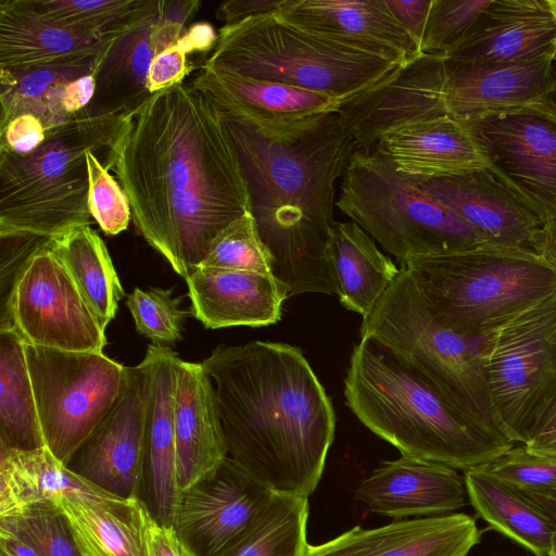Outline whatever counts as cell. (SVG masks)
<instances>
[{"instance_id":"1","label":"cell","mask_w":556,"mask_h":556,"mask_svg":"<svg viewBox=\"0 0 556 556\" xmlns=\"http://www.w3.org/2000/svg\"><path fill=\"white\" fill-rule=\"evenodd\" d=\"M113 170L137 230L185 279L215 237L251 212L236 149L215 105L192 84L142 103Z\"/></svg>"},{"instance_id":"2","label":"cell","mask_w":556,"mask_h":556,"mask_svg":"<svg viewBox=\"0 0 556 556\" xmlns=\"http://www.w3.org/2000/svg\"><path fill=\"white\" fill-rule=\"evenodd\" d=\"M212 102L238 154L271 275L288 298L336 294L328 252L336 187L357 149L339 112L275 123Z\"/></svg>"},{"instance_id":"3","label":"cell","mask_w":556,"mask_h":556,"mask_svg":"<svg viewBox=\"0 0 556 556\" xmlns=\"http://www.w3.org/2000/svg\"><path fill=\"white\" fill-rule=\"evenodd\" d=\"M201 365L214 384L228 456L274 493L309 496L336 414L301 350L258 340L219 345Z\"/></svg>"},{"instance_id":"4","label":"cell","mask_w":556,"mask_h":556,"mask_svg":"<svg viewBox=\"0 0 556 556\" xmlns=\"http://www.w3.org/2000/svg\"><path fill=\"white\" fill-rule=\"evenodd\" d=\"M344 395L358 420L404 456L466 471L515 445L476 427L420 372L371 337H362L353 348Z\"/></svg>"},{"instance_id":"5","label":"cell","mask_w":556,"mask_h":556,"mask_svg":"<svg viewBox=\"0 0 556 556\" xmlns=\"http://www.w3.org/2000/svg\"><path fill=\"white\" fill-rule=\"evenodd\" d=\"M134 114L83 111L46 129L30 153L0 150V236L56 239L90 226L87 155L98 154L113 169Z\"/></svg>"},{"instance_id":"6","label":"cell","mask_w":556,"mask_h":556,"mask_svg":"<svg viewBox=\"0 0 556 556\" xmlns=\"http://www.w3.org/2000/svg\"><path fill=\"white\" fill-rule=\"evenodd\" d=\"M402 265L433 318L471 340L556 290V261L520 247L485 242Z\"/></svg>"},{"instance_id":"7","label":"cell","mask_w":556,"mask_h":556,"mask_svg":"<svg viewBox=\"0 0 556 556\" xmlns=\"http://www.w3.org/2000/svg\"><path fill=\"white\" fill-rule=\"evenodd\" d=\"M205 63L341 101L369 88L401 65L294 26L276 12L222 26Z\"/></svg>"},{"instance_id":"8","label":"cell","mask_w":556,"mask_h":556,"mask_svg":"<svg viewBox=\"0 0 556 556\" xmlns=\"http://www.w3.org/2000/svg\"><path fill=\"white\" fill-rule=\"evenodd\" d=\"M359 333L361 338L371 337L390 348L480 430L515 444L493 401L478 357L477 340L433 318L404 265L363 318Z\"/></svg>"},{"instance_id":"9","label":"cell","mask_w":556,"mask_h":556,"mask_svg":"<svg viewBox=\"0 0 556 556\" xmlns=\"http://www.w3.org/2000/svg\"><path fill=\"white\" fill-rule=\"evenodd\" d=\"M336 206L401 264L489 242L375 150L354 151Z\"/></svg>"},{"instance_id":"10","label":"cell","mask_w":556,"mask_h":556,"mask_svg":"<svg viewBox=\"0 0 556 556\" xmlns=\"http://www.w3.org/2000/svg\"><path fill=\"white\" fill-rule=\"evenodd\" d=\"M556 290L497 323L477 340L493 401L515 444L556 384Z\"/></svg>"},{"instance_id":"11","label":"cell","mask_w":556,"mask_h":556,"mask_svg":"<svg viewBox=\"0 0 556 556\" xmlns=\"http://www.w3.org/2000/svg\"><path fill=\"white\" fill-rule=\"evenodd\" d=\"M25 351L45 445L67 466L118 399L126 367L98 352Z\"/></svg>"},{"instance_id":"12","label":"cell","mask_w":556,"mask_h":556,"mask_svg":"<svg viewBox=\"0 0 556 556\" xmlns=\"http://www.w3.org/2000/svg\"><path fill=\"white\" fill-rule=\"evenodd\" d=\"M466 123L483 146L490 169L543 227L556 223V102L547 97Z\"/></svg>"},{"instance_id":"13","label":"cell","mask_w":556,"mask_h":556,"mask_svg":"<svg viewBox=\"0 0 556 556\" xmlns=\"http://www.w3.org/2000/svg\"><path fill=\"white\" fill-rule=\"evenodd\" d=\"M52 243L39 250L18 277L8 321L0 329L13 327L30 345L103 353L105 329L52 251Z\"/></svg>"},{"instance_id":"14","label":"cell","mask_w":556,"mask_h":556,"mask_svg":"<svg viewBox=\"0 0 556 556\" xmlns=\"http://www.w3.org/2000/svg\"><path fill=\"white\" fill-rule=\"evenodd\" d=\"M148 395L146 364L126 367L118 399L66 467L110 494L140 497L146 480Z\"/></svg>"},{"instance_id":"15","label":"cell","mask_w":556,"mask_h":556,"mask_svg":"<svg viewBox=\"0 0 556 556\" xmlns=\"http://www.w3.org/2000/svg\"><path fill=\"white\" fill-rule=\"evenodd\" d=\"M274 494L228 456L184 494L173 527L189 556H218L245 534Z\"/></svg>"},{"instance_id":"16","label":"cell","mask_w":556,"mask_h":556,"mask_svg":"<svg viewBox=\"0 0 556 556\" xmlns=\"http://www.w3.org/2000/svg\"><path fill=\"white\" fill-rule=\"evenodd\" d=\"M445 59L420 53L378 83L344 100L338 112L357 148L372 150L387 134L448 115Z\"/></svg>"},{"instance_id":"17","label":"cell","mask_w":556,"mask_h":556,"mask_svg":"<svg viewBox=\"0 0 556 556\" xmlns=\"http://www.w3.org/2000/svg\"><path fill=\"white\" fill-rule=\"evenodd\" d=\"M200 2L157 1L155 9L122 35L108 52L98 74L88 115L135 113L151 96L148 73L157 53L174 46Z\"/></svg>"},{"instance_id":"18","label":"cell","mask_w":556,"mask_h":556,"mask_svg":"<svg viewBox=\"0 0 556 556\" xmlns=\"http://www.w3.org/2000/svg\"><path fill=\"white\" fill-rule=\"evenodd\" d=\"M414 178L489 242L539 252L542 223L490 168L451 177Z\"/></svg>"},{"instance_id":"19","label":"cell","mask_w":556,"mask_h":556,"mask_svg":"<svg viewBox=\"0 0 556 556\" xmlns=\"http://www.w3.org/2000/svg\"><path fill=\"white\" fill-rule=\"evenodd\" d=\"M555 53L556 15L548 0H492L445 59L462 64H505Z\"/></svg>"},{"instance_id":"20","label":"cell","mask_w":556,"mask_h":556,"mask_svg":"<svg viewBox=\"0 0 556 556\" xmlns=\"http://www.w3.org/2000/svg\"><path fill=\"white\" fill-rule=\"evenodd\" d=\"M553 59L505 64H462L445 59L447 114L471 122L551 97Z\"/></svg>"},{"instance_id":"21","label":"cell","mask_w":556,"mask_h":556,"mask_svg":"<svg viewBox=\"0 0 556 556\" xmlns=\"http://www.w3.org/2000/svg\"><path fill=\"white\" fill-rule=\"evenodd\" d=\"M276 14L294 26L397 64L420 54L386 0H282Z\"/></svg>"},{"instance_id":"22","label":"cell","mask_w":556,"mask_h":556,"mask_svg":"<svg viewBox=\"0 0 556 556\" xmlns=\"http://www.w3.org/2000/svg\"><path fill=\"white\" fill-rule=\"evenodd\" d=\"M355 500L375 514L402 519L451 514L466 505L468 494L456 469L402 455L362 480Z\"/></svg>"},{"instance_id":"23","label":"cell","mask_w":556,"mask_h":556,"mask_svg":"<svg viewBox=\"0 0 556 556\" xmlns=\"http://www.w3.org/2000/svg\"><path fill=\"white\" fill-rule=\"evenodd\" d=\"M476 519L453 513L364 529L356 526L319 545L306 556H467L480 541Z\"/></svg>"},{"instance_id":"24","label":"cell","mask_w":556,"mask_h":556,"mask_svg":"<svg viewBox=\"0 0 556 556\" xmlns=\"http://www.w3.org/2000/svg\"><path fill=\"white\" fill-rule=\"evenodd\" d=\"M175 440L179 497L228 457L214 384L201 363L176 358ZM180 503V502H179Z\"/></svg>"},{"instance_id":"25","label":"cell","mask_w":556,"mask_h":556,"mask_svg":"<svg viewBox=\"0 0 556 556\" xmlns=\"http://www.w3.org/2000/svg\"><path fill=\"white\" fill-rule=\"evenodd\" d=\"M399 172L431 179L491 167L489 156L466 122L450 115L418 122L383 136L372 149Z\"/></svg>"},{"instance_id":"26","label":"cell","mask_w":556,"mask_h":556,"mask_svg":"<svg viewBox=\"0 0 556 556\" xmlns=\"http://www.w3.org/2000/svg\"><path fill=\"white\" fill-rule=\"evenodd\" d=\"M186 281L190 313L210 329L276 324L288 298L271 274L200 266Z\"/></svg>"},{"instance_id":"27","label":"cell","mask_w":556,"mask_h":556,"mask_svg":"<svg viewBox=\"0 0 556 556\" xmlns=\"http://www.w3.org/2000/svg\"><path fill=\"white\" fill-rule=\"evenodd\" d=\"M177 357L170 348L150 344L142 359L149 376L146 479L151 496L150 511L159 522L166 526H173L180 502L175 440Z\"/></svg>"},{"instance_id":"28","label":"cell","mask_w":556,"mask_h":556,"mask_svg":"<svg viewBox=\"0 0 556 556\" xmlns=\"http://www.w3.org/2000/svg\"><path fill=\"white\" fill-rule=\"evenodd\" d=\"M52 503L66 518L81 556H147L153 515L140 497L61 495Z\"/></svg>"},{"instance_id":"29","label":"cell","mask_w":556,"mask_h":556,"mask_svg":"<svg viewBox=\"0 0 556 556\" xmlns=\"http://www.w3.org/2000/svg\"><path fill=\"white\" fill-rule=\"evenodd\" d=\"M191 84L214 102L275 123L298 122L338 111L343 102L293 86L245 77L205 62Z\"/></svg>"},{"instance_id":"30","label":"cell","mask_w":556,"mask_h":556,"mask_svg":"<svg viewBox=\"0 0 556 556\" xmlns=\"http://www.w3.org/2000/svg\"><path fill=\"white\" fill-rule=\"evenodd\" d=\"M99 39L63 27L34 9L30 0L0 1V70L18 71L99 49Z\"/></svg>"},{"instance_id":"31","label":"cell","mask_w":556,"mask_h":556,"mask_svg":"<svg viewBox=\"0 0 556 556\" xmlns=\"http://www.w3.org/2000/svg\"><path fill=\"white\" fill-rule=\"evenodd\" d=\"M115 41L48 64L18 71L0 70V129L26 113L39 117L46 129L71 118L62 106L65 86L87 74H98Z\"/></svg>"},{"instance_id":"32","label":"cell","mask_w":556,"mask_h":556,"mask_svg":"<svg viewBox=\"0 0 556 556\" xmlns=\"http://www.w3.org/2000/svg\"><path fill=\"white\" fill-rule=\"evenodd\" d=\"M468 500L491 528L535 556L556 554V517L482 466L465 471Z\"/></svg>"},{"instance_id":"33","label":"cell","mask_w":556,"mask_h":556,"mask_svg":"<svg viewBox=\"0 0 556 556\" xmlns=\"http://www.w3.org/2000/svg\"><path fill=\"white\" fill-rule=\"evenodd\" d=\"M328 252L336 294L341 304L366 317L400 268L354 222H334Z\"/></svg>"},{"instance_id":"34","label":"cell","mask_w":556,"mask_h":556,"mask_svg":"<svg viewBox=\"0 0 556 556\" xmlns=\"http://www.w3.org/2000/svg\"><path fill=\"white\" fill-rule=\"evenodd\" d=\"M61 495L114 496L73 472L46 446L20 451L0 444V518Z\"/></svg>"},{"instance_id":"35","label":"cell","mask_w":556,"mask_h":556,"mask_svg":"<svg viewBox=\"0 0 556 556\" xmlns=\"http://www.w3.org/2000/svg\"><path fill=\"white\" fill-rule=\"evenodd\" d=\"M0 444L20 451L46 446L25 342L13 327L0 329Z\"/></svg>"},{"instance_id":"36","label":"cell","mask_w":556,"mask_h":556,"mask_svg":"<svg viewBox=\"0 0 556 556\" xmlns=\"http://www.w3.org/2000/svg\"><path fill=\"white\" fill-rule=\"evenodd\" d=\"M52 251L105 329L125 291L102 238L90 226H83L54 239Z\"/></svg>"},{"instance_id":"37","label":"cell","mask_w":556,"mask_h":556,"mask_svg":"<svg viewBox=\"0 0 556 556\" xmlns=\"http://www.w3.org/2000/svg\"><path fill=\"white\" fill-rule=\"evenodd\" d=\"M308 496L275 493L254 525L218 556H306Z\"/></svg>"},{"instance_id":"38","label":"cell","mask_w":556,"mask_h":556,"mask_svg":"<svg viewBox=\"0 0 556 556\" xmlns=\"http://www.w3.org/2000/svg\"><path fill=\"white\" fill-rule=\"evenodd\" d=\"M48 20L99 39L121 37L156 7L155 0H30Z\"/></svg>"},{"instance_id":"39","label":"cell","mask_w":556,"mask_h":556,"mask_svg":"<svg viewBox=\"0 0 556 556\" xmlns=\"http://www.w3.org/2000/svg\"><path fill=\"white\" fill-rule=\"evenodd\" d=\"M482 467L556 517V456L535 453L523 444H515Z\"/></svg>"},{"instance_id":"40","label":"cell","mask_w":556,"mask_h":556,"mask_svg":"<svg viewBox=\"0 0 556 556\" xmlns=\"http://www.w3.org/2000/svg\"><path fill=\"white\" fill-rule=\"evenodd\" d=\"M271 274V260L251 212L225 227L199 267Z\"/></svg>"},{"instance_id":"41","label":"cell","mask_w":556,"mask_h":556,"mask_svg":"<svg viewBox=\"0 0 556 556\" xmlns=\"http://www.w3.org/2000/svg\"><path fill=\"white\" fill-rule=\"evenodd\" d=\"M126 304L137 331L154 344H173L182 339V324L190 312L180 308L179 299L173 298L170 290L135 288Z\"/></svg>"},{"instance_id":"42","label":"cell","mask_w":556,"mask_h":556,"mask_svg":"<svg viewBox=\"0 0 556 556\" xmlns=\"http://www.w3.org/2000/svg\"><path fill=\"white\" fill-rule=\"evenodd\" d=\"M492 0H433L421 53L446 58L467 36Z\"/></svg>"},{"instance_id":"43","label":"cell","mask_w":556,"mask_h":556,"mask_svg":"<svg viewBox=\"0 0 556 556\" xmlns=\"http://www.w3.org/2000/svg\"><path fill=\"white\" fill-rule=\"evenodd\" d=\"M0 521L27 538L41 556H81L66 518L52 502L1 517Z\"/></svg>"},{"instance_id":"44","label":"cell","mask_w":556,"mask_h":556,"mask_svg":"<svg viewBox=\"0 0 556 556\" xmlns=\"http://www.w3.org/2000/svg\"><path fill=\"white\" fill-rule=\"evenodd\" d=\"M87 165L91 217L104 233L117 235L128 227L131 219L128 198L118 180L109 173L112 167L101 156L89 152Z\"/></svg>"},{"instance_id":"45","label":"cell","mask_w":556,"mask_h":556,"mask_svg":"<svg viewBox=\"0 0 556 556\" xmlns=\"http://www.w3.org/2000/svg\"><path fill=\"white\" fill-rule=\"evenodd\" d=\"M52 238L14 233L0 236V327L8 321L9 307L15 283L31 260Z\"/></svg>"},{"instance_id":"46","label":"cell","mask_w":556,"mask_h":556,"mask_svg":"<svg viewBox=\"0 0 556 556\" xmlns=\"http://www.w3.org/2000/svg\"><path fill=\"white\" fill-rule=\"evenodd\" d=\"M47 136L43 122L34 114H21L0 129V150L27 154L40 147Z\"/></svg>"},{"instance_id":"47","label":"cell","mask_w":556,"mask_h":556,"mask_svg":"<svg viewBox=\"0 0 556 556\" xmlns=\"http://www.w3.org/2000/svg\"><path fill=\"white\" fill-rule=\"evenodd\" d=\"M187 53L176 42L155 55L148 73V90L151 94L184 83L190 73Z\"/></svg>"},{"instance_id":"48","label":"cell","mask_w":556,"mask_h":556,"mask_svg":"<svg viewBox=\"0 0 556 556\" xmlns=\"http://www.w3.org/2000/svg\"><path fill=\"white\" fill-rule=\"evenodd\" d=\"M523 445L532 452L556 456V384L538 409Z\"/></svg>"},{"instance_id":"49","label":"cell","mask_w":556,"mask_h":556,"mask_svg":"<svg viewBox=\"0 0 556 556\" xmlns=\"http://www.w3.org/2000/svg\"><path fill=\"white\" fill-rule=\"evenodd\" d=\"M433 0H386L396 21L408 33L421 53V43Z\"/></svg>"},{"instance_id":"50","label":"cell","mask_w":556,"mask_h":556,"mask_svg":"<svg viewBox=\"0 0 556 556\" xmlns=\"http://www.w3.org/2000/svg\"><path fill=\"white\" fill-rule=\"evenodd\" d=\"M147 556H189L173 526L159 522L153 516L147 530Z\"/></svg>"},{"instance_id":"51","label":"cell","mask_w":556,"mask_h":556,"mask_svg":"<svg viewBox=\"0 0 556 556\" xmlns=\"http://www.w3.org/2000/svg\"><path fill=\"white\" fill-rule=\"evenodd\" d=\"M282 0H229L216 10L218 20L233 24L251 16L276 12Z\"/></svg>"},{"instance_id":"52","label":"cell","mask_w":556,"mask_h":556,"mask_svg":"<svg viewBox=\"0 0 556 556\" xmlns=\"http://www.w3.org/2000/svg\"><path fill=\"white\" fill-rule=\"evenodd\" d=\"M97 87V74H87L68 83L63 91L62 106L64 112L74 116L91 103Z\"/></svg>"},{"instance_id":"53","label":"cell","mask_w":556,"mask_h":556,"mask_svg":"<svg viewBox=\"0 0 556 556\" xmlns=\"http://www.w3.org/2000/svg\"><path fill=\"white\" fill-rule=\"evenodd\" d=\"M217 41V33L206 22L190 25L184 36L177 41L187 54L213 50Z\"/></svg>"},{"instance_id":"54","label":"cell","mask_w":556,"mask_h":556,"mask_svg":"<svg viewBox=\"0 0 556 556\" xmlns=\"http://www.w3.org/2000/svg\"><path fill=\"white\" fill-rule=\"evenodd\" d=\"M0 556H41L23 534L0 521Z\"/></svg>"},{"instance_id":"55","label":"cell","mask_w":556,"mask_h":556,"mask_svg":"<svg viewBox=\"0 0 556 556\" xmlns=\"http://www.w3.org/2000/svg\"><path fill=\"white\" fill-rule=\"evenodd\" d=\"M539 253L556 261V223L543 227Z\"/></svg>"},{"instance_id":"56","label":"cell","mask_w":556,"mask_h":556,"mask_svg":"<svg viewBox=\"0 0 556 556\" xmlns=\"http://www.w3.org/2000/svg\"><path fill=\"white\" fill-rule=\"evenodd\" d=\"M549 4L556 15V0H548ZM551 98L556 102V53L553 59V92Z\"/></svg>"},{"instance_id":"57","label":"cell","mask_w":556,"mask_h":556,"mask_svg":"<svg viewBox=\"0 0 556 556\" xmlns=\"http://www.w3.org/2000/svg\"><path fill=\"white\" fill-rule=\"evenodd\" d=\"M552 342H553V344H555V345H556V333L554 334V337H553V339H552Z\"/></svg>"},{"instance_id":"58","label":"cell","mask_w":556,"mask_h":556,"mask_svg":"<svg viewBox=\"0 0 556 556\" xmlns=\"http://www.w3.org/2000/svg\"><path fill=\"white\" fill-rule=\"evenodd\" d=\"M554 556H556V554Z\"/></svg>"}]
</instances>
